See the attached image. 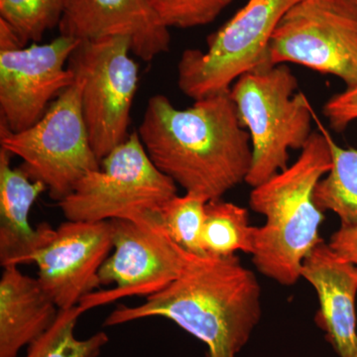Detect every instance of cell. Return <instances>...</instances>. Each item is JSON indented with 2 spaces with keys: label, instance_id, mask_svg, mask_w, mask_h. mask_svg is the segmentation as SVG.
I'll use <instances>...</instances> for the list:
<instances>
[{
  "label": "cell",
  "instance_id": "cell-1",
  "mask_svg": "<svg viewBox=\"0 0 357 357\" xmlns=\"http://www.w3.org/2000/svg\"><path fill=\"white\" fill-rule=\"evenodd\" d=\"M137 133L155 166L185 192L210 202L246 183L252 163L250 136L229 91L184 109L165 96H151Z\"/></svg>",
  "mask_w": 357,
  "mask_h": 357
},
{
  "label": "cell",
  "instance_id": "cell-2",
  "mask_svg": "<svg viewBox=\"0 0 357 357\" xmlns=\"http://www.w3.org/2000/svg\"><path fill=\"white\" fill-rule=\"evenodd\" d=\"M261 296L255 272L238 256L189 255L173 283L139 306H119L105 326L161 317L206 344V357H236L261 319Z\"/></svg>",
  "mask_w": 357,
  "mask_h": 357
},
{
  "label": "cell",
  "instance_id": "cell-3",
  "mask_svg": "<svg viewBox=\"0 0 357 357\" xmlns=\"http://www.w3.org/2000/svg\"><path fill=\"white\" fill-rule=\"evenodd\" d=\"M332 165V138L314 131L293 164L250 192L251 210L265 218L256 227L253 264L282 286L302 278L303 263L323 241L319 227L325 213L314 202V191Z\"/></svg>",
  "mask_w": 357,
  "mask_h": 357
},
{
  "label": "cell",
  "instance_id": "cell-4",
  "mask_svg": "<svg viewBox=\"0 0 357 357\" xmlns=\"http://www.w3.org/2000/svg\"><path fill=\"white\" fill-rule=\"evenodd\" d=\"M287 64H264L238 77L229 89L239 119L250 136L252 163L246 178L261 184L287 168L289 151L311 137L312 114Z\"/></svg>",
  "mask_w": 357,
  "mask_h": 357
},
{
  "label": "cell",
  "instance_id": "cell-5",
  "mask_svg": "<svg viewBox=\"0 0 357 357\" xmlns=\"http://www.w3.org/2000/svg\"><path fill=\"white\" fill-rule=\"evenodd\" d=\"M81 83L58 96L31 128L11 132L0 123V146L22 159L20 167L31 180L43 183L52 199L60 202L102 162L91 148L81 105Z\"/></svg>",
  "mask_w": 357,
  "mask_h": 357
},
{
  "label": "cell",
  "instance_id": "cell-6",
  "mask_svg": "<svg viewBox=\"0 0 357 357\" xmlns=\"http://www.w3.org/2000/svg\"><path fill=\"white\" fill-rule=\"evenodd\" d=\"M176 196L177 184L155 166L138 133L133 132L58 206L67 220L109 222L158 211Z\"/></svg>",
  "mask_w": 357,
  "mask_h": 357
},
{
  "label": "cell",
  "instance_id": "cell-7",
  "mask_svg": "<svg viewBox=\"0 0 357 357\" xmlns=\"http://www.w3.org/2000/svg\"><path fill=\"white\" fill-rule=\"evenodd\" d=\"M300 0H248L208 38L206 51L187 49L178 62V86L197 100L229 91L249 70L267 64L275 29Z\"/></svg>",
  "mask_w": 357,
  "mask_h": 357
},
{
  "label": "cell",
  "instance_id": "cell-8",
  "mask_svg": "<svg viewBox=\"0 0 357 357\" xmlns=\"http://www.w3.org/2000/svg\"><path fill=\"white\" fill-rule=\"evenodd\" d=\"M126 37L81 41L68 68L81 83V105L89 142L100 162L128 139L139 70Z\"/></svg>",
  "mask_w": 357,
  "mask_h": 357
},
{
  "label": "cell",
  "instance_id": "cell-9",
  "mask_svg": "<svg viewBox=\"0 0 357 357\" xmlns=\"http://www.w3.org/2000/svg\"><path fill=\"white\" fill-rule=\"evenodd\" d=\"M267 64H296L357 86V0H300L282 18Z\"/></svg>",
  "mask_w": 357,
  "mask_h": 357
},
{
  "label": "cell",
  "instance_id": "cell-10",
  "mask_svg": "<svg viewBox=\"0 0 357 357\" xmlns=\"http://www.w3.org/2000/svg\"><path fill=\"white\" fill-rule=\"evenodd\" d=\"M114 251L98 272L100 286L77 305L83 312L122 298L160 292L180 276L190 253L174 243L160 222L158 211L134 218L109 220Z\"/></svg>",
  "mask_w": 357,
  "mask_h": 357
},
{
  "label": "cell",
  "instance_id": "cell-11",
  "mask_svg": "<svg viewBox=\"0 0 357 357\" xmlns=\"http://www.w3.org/2000/svg\"><path fill=\"white\" fill-rule=\"evenodd\" d=\"M79 42L60 35L43 45L0 47V114L11 132L34 126L75 83L66 64Z\"/></svg>",
  "mask_w": 357,
  "mask_h": 357
},
{
  "label": "cell",
  "instance_id": "cell-12",
  "mask_svg": "<svg viewBox=\"0 0 357 357\" xmlns=\"http://www.w3.org/2000/svg\"><path fill=\"white\" fill-rule=\"evenodd\" d=\"M114 248L109 222L67 220L33 256L42 287L59 310L77 307L100 287L98 272Z\"/></svg>",
  "mask_w": 357,
  "mask_h": 357
},
{
  "label": "cell",
  "instance_id": "cell-13",
  "mask_svg": "<svg viewBox=\"0 0 357 357\" xmlns=\"http://www.w3.org/2000/svg\"><path fill=\"white\" fill-rule=\"evenodd\" d=\"M60 35L93 41L126 37L145 62L170 49L171 35L148 0H66Z\"/></svg>",
  "mask_w": 357,
  "mask_h": 357
},
{
  "label": "cell",
  "instance_id": "cell-14",
  "mask_svg": "<svg viewBox=\"0 0 357 357\" xmlns=\"http://www.w3.org/2000/svg\"><path fill=\"white\" fill-rule=\"evenodd\" d=\"M301 276L319 298L317 325L340 357H357V267L321 241L303 263Z\"/></svg>",
  "mask_w": 357,
  "mask_h": 357
},
{
  "label": "cell",
  "instance_id": "cell-15",
  "mask_svg": "<svg viewBox=\"0 0 357 357\" xmlns=\"http://www.w3.org/2000/svg\"><path fill=\"white\" fill-rule=\"evenodd\" d=\"M10 156L0 148V264L3 268L32 263L33 256L55 232L48 223L36 229L30 225L33 204L48 189L20 168H13Z\"/></svg>",
  "mask_w": 357,
  "mask_h": 357
},
{
  "label": "cell",
  "instance_id": "cell-16",
  "mask_svg": "<svg viewBox=\"0 0 357 357\" xmlns=\"http://www.w3.org/2000/svg\"><path fill=\"white\" fill-rule=\"evenodd\" d=\"M59 307L42 287L18 266L3 268L0 279V357H18L57 319Z\"/></svg>",
  "mask_w": 357,
  "mask_h": 357
},
{
  "label": "cell",
  "instance_id": "cell-17",
  "mask_svg": "<svg viewBox=\"0 0 357 357\" xmlns=\"http://www.w3.org/2000/svg\"><path fill=\"white\" fill-rule=\"evenodd\" d=\"M255 231L248 208L222 199L206 203L202 239L206 255L227 257L239 251L252 255Z\"/></svg>",
  "mask_w": 357,
  "mask_h": 357
},
{
  "label": "cell",
  "instance_id": "cell-18",
  "mask_svg": "<svg viewBox=\"0 0 357 357\" xmlns=\"http://www.w3.org/2000/svg\"><path fill=\"white\" fill-rule=\"evenodd\" d=\"M332 168L317 185L314 202L324 213L337 215L340 225H357V148L332 139Z\"/></svg>",
  "mask_w": 357,
  "mask_h": 357
},
{
  "label": "cell",
  "instance_id": "cell-19",
  "mask_svg": "<svg viewBox=\"0 0 357 357\" xmlns=\"http://www.w3.org/2000/svg\"><path fill=\"white\" fill-rule=\"evenodd\" d=\"M84 314L79 306L60 310L55 323L38 340L28 345L24 357H98L109 342L107 333L100 332L86 340L75 335L77 323Z\"/></svg>",
  "mask_w": 357,
  "mask_h": 357
},
{
  "label": "cell",
  "instance_id": "cell-20",
  "mask_svg": "<svg viewBox=\"0 0 357 357\" xmlns=\"http://www.w3.org/2000/svg\"><path fill=\"white\" fill-rule=\"evenodd\" d=\"M206 201L194 192L176 196L158 210L160 222L178 248L190 255L208 256L203 248Z\"/></svg>",
  "mask_w": 357,
  "mask_h": 357
},
{
  "label": "cell",
  "instance_id": "cell-21",
  "mask_svg": "<svg viewBox=\"0 0 357 357\" xmlns=\"http://www.w3.org/2000/svg\"><path fill=\"white\" fill-rule=\"evenodd\" d=\"M66 0H0V20L6 21L26 46L38 42L60 24Z\"/></svg>",
  "mask_w": 357,
  "mask_h": 357
},
{
  "label": "cell",
  "instance_id": "cell-22",
  "mask_svg": "<svg viewBox=\"0 0 357 357\" xmlns=\"http://www.w3.org/2000/svg\"><path fill=\"white\" fill-rule=\"evenodd\" d=\"M160 21L170 29L213 22L234 0H148Z\"/></svg>",
  "mask_w": 357,
  "mask_h": 357
},
{
  "label": "cell",
  "instance_id": "cell-23",
  "mask_svg": "<svg viewBox=\"0 0 357 357\" xmlns=\"http://www.w3.org/2000/svg\"><path fill=\"white\" fill-rule=\"evenodd\" d=\"M323 112L333 130L344 131L357 121V86L333 96L324 105Z\"/></svg>",
  "mask_w": 357,
  "mask_h": 357
},
{
  "label": "cell",
  "instance_id": "cell-24",
  "mask_svg": "<svg viewBox=\"0 0 357 357\" xmlns=\"http://www.w3.org/2000/svg\"><path fill=\"white\" fill-rule=\"evenodd\" d=\"M331 248L357 267V225H340L331 236Z\"/></svg>",
  "mask_w": 357,
  "mask_h": 357
}]
</instances>
